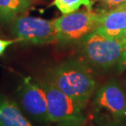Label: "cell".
<instances>
[{"mask_svg": "<svg viewBox=\"0 0 126 126\" xmlns=\"http://www.w3.org/2000/svg\"><path fill=\"white\" fill-rule=\"evenodd\" d=\"M47 81L85 105L96 88V81L90 69L76 61H68L50 69Z\"/></svg>", "mask_w": 126, "mask_h": 126, "instance_id": "obj_1", "label": "cell"}, {"mask_svg": "<svg viewBox=\"0 0 126 126\" xmlns=\"http://www.w3.org/2000/svg\"><path fill=\"white\" fill-rule=\"evenodd\" d=\"M81 51L91 65L108 69L126 66V47L121 38L94 31L83 38Z\"/></svg>", "mask_w": 126, "mask_h": 126, "instance_id": "obj_2", "label": "cell"}, {"mask_svg": "<svg viewBox=\"0 0 126 126\" xmlns=\"http://www.w3.org/2000/svg\"><path fill=\"white\" fill-rule=\"evenodd\" d=\"M94 118L99 125L116 126L126 116V97L116 81H110L98 90L94 103Z\"/></svg>", "mask_w": 126, "mask_h": 126, "instance_id": "obj_3", "label": "cell"}, {"mask_svg": "<svg viewBox=\"0 0 126 126\" xmlns=\"http://www.w3.org/2000/svg\"><path fill=\"white\" fill-rule=\"evenodd\" d=\"M99 15L92 8L76 11L54 20L57 31L58 42H71L78 41L89 35L98 28Z\"/></svg>", "mask_w": 126, "mask_h": 126, "instance_id": "obj_4", "label": "cell"}, {"mask_svg": "<svg viewBox=\"0 0 126 126\" xmlns=\"http://www.w3.org/2000/svg\"><path fill=\"white\" fill-rule=\"evenodd\" d=\"M46 94L50 122L83 119L85 105L74 100L48 81L39 83Z\"/></svg>", "mask_w": 126, "mask_h": 126, "instance_id": "obj_5", "label": "cell"}, {"mask_svg": "<svg viewBox=\"0 0 126 126\" xmlns=\"http://www.w3.org/2000/svg\"><path fill=\"white\" fill-rule=\"evenodd\" d=\"M12 33L21 42L47 44L58 42L54 20L34 16H20L12 24Z\"/></svg>", "mask_w": 126, "mask_h": 126, "instance_id": "obj_6", "label": "cell"}, {"mask_svg": "<svg viewBox=\"0 0 126 126\" xmlns=\"http://www.w3.org/2000/svg\"><path fill=\"white\" fill-rule=\"evenodd\" d=\"M19 107L29 117L43 124L50 123L46 94L40 84L30 77L24 78L17 90Z\"/></svg>", "mask_w": 126, "mask_h": 126, "instance_id": "obj_7", "label": "cell"}, {"mask_svg": "<svg viewBox=\"0 0 126 126\" xmlns=\"http://www.w3.org/2000/svg\"><path fill=\"white\" fill-rule=\"evenodd\" d=\"M95 31L114 38H121L126 33V4L101 12Z\"/></svg>", "mask_w": 126, "mask_h": 126, "instance_id": "obj_8", "label": "cell"}, {"mask_svg": "<svg viewBox=\"0 0 126 126\" xmlns=\"http://www.w3.org/2000/svg\"><path fill=\"white\" fill-rule=\"evenodd\" d=\"M0 126H33L15 101L0 96Z\"/></svg>", "mask_w": 126, "mask_h": 126, "instance_id": "obj_9", "label": "cell"}, {"mask_svg": "<svg viewBox=\"0 0 126 126\" xmlns=\"http://www.w3.org/2000/svg\"><path fill=\"white\" fill-rule=\"evenodd\" d=\"M32 0H0V20L10 23L29 10Z\"/></svg>", "mask_w": 126, "mask_h": 126, "instance_id": "obj_10", "label": "cell"}, {"mask_svg": "<svg viewBox=\"0 0 126 126\" xmlns=\"http://www.w3.org/2000/svg\"><path fill=\"white\" fill-rule=\"evenodd\" d=\"M94 1L93 0H54L53 5L59 9L62 14H68L78 10L81 6L91 9Z\"/></svg>", "mask_w": 126, "mask_h": 126, "instance_id": "obj_11", "label": "cell"}, {"mask_svg": "<svg viewBox=\"0 0 126 126\" xmlns=\"http://www.w3.org/2000/svg\"><path fill=\"white\" fill-rule=\"evenodd\" d=\"M57 124L58 125L56 126H88L85 118H83V119L64 120V121L58 122Z\"/></svg>", "mask_w": 126, "mask_h": 126, "instance_id": "obj_12", "label": "cell"}, {"mask_svg": "<svg viewBox=\"0 0 126 126\" xmlns=\"http://www.w3.org/2000/svg\"><path fill=\"white\" fill-rule=\"evenodd\" d=\"M20 42V40L19 38L12 39V40L0 39V55H3L5 50H6L9 46L12 45L13 43H16V42Z\"/></svg>", "mask_w": 126, "mask_h": 126, "instance_id": "obj_13", "label": "cell"}, {"mask_svg": "<svg viewBox=\"0 0 126 126\" xmlns=\"http://www.w3.org/2000/svg\"><path fill=\"white\" fill-rule=\"evenodd\" d=\"M109 7H116L120 5L126 4V0H100Z\"/></svg>", "mask_w": 126, "mask_h": 126, "instance_id": "obj_14", "label": "cell"}, {"mask_svg": "<svg viewBox=\"0 0 126 126\" xmlns=\"http://www.w3.org/2000/svg\"><path fill=\"white\" fill-rule=\"evenodd\" d=\"M121 39H122L123 42H124V44H125V47H126V33H125V35H124V36H123V37H121Z\"/></svg>", "mask_w": 126, "mask_h": 126, "instance_id": "obj_15", "label": "cell"}]
</instances>
